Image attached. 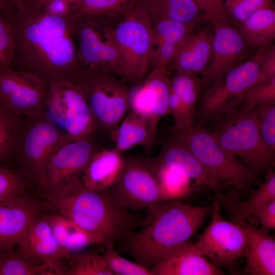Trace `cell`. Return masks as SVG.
Returning a JSON list of instances; mask_svg holds the SVG:
<instances>
[{
  "instance_id": "cell-1",
  "label": "cell",
  "mask_w": 275,
  "mask_h": 275,
  "mask_svg": "<svg viewBox=\"0 0 275 275\" xmlns=\"http://www.w3.org/2000/svg\"><path fill=\"white\" fill-rule=\"evenodd\" d=\"M70 13H55L39 0H26L24 8L7 16L13 50L9 67L31 75L48 88L73 83L79 69Z\"/></svg>"
},
{
  "instance_id": "cell-2",
  "label": "cell",
  "mask_w": 275,
  "mask_h": 275,
  "mask_svg": "<svg viewBox=\"0 0 275 275\" xmlns=\"http://www.w3.org/2000/svg\"><path fill=\"white\" fill-rule=\"evenodd\" d=\"M212 208L213 204L194 206L177 200L154 203L147 208L142 228L121 241L123 249L150 269L188 242Z\"/></svg>"
},
{
  "instance_id": "cell-3",
  "label": "cell",
  "mask_w": 275,
  "mask_h": 275,
  "mask_svg": "<svg viewBox=\"0 0 275 275\" xmlns=\"http://www.w3.org/2000/svg\"><path fill=\"white\" fill-rule=\"evenodd\" d=\"M45 197L58 213L102 238L106 247L129 237L144 222L118 204L106 190L89 189L80 179L66 195Z\"/></svg>"
},
{
  "instance_id": "cell-4",
  "label": "cell",
  "mask_w": 275,
  "mask_h": 275,
  "mask_svg": "<svg viewBox=\"0 0 275 275\" xmlns=\"http://www.w3.org/2000/svg\"><path fill=\"white\" fill-rule=\"evenodd\" d=\"M170 133L195 156L221 189L243 194L255 183L257 173L227 151L207 128L194 125L183 130L171 129Z\"/></svg>"
},
{
  "instance_id": "cell-5",
  "label": "cell",
  "mask_w": 275,
  "mask_h": 275,
  "mask_svg": "<svg viewBox=\"0 0 275 275\" xmlns=\"http://www.w3.org/2000/svg\"><path fill=\"white\" fill-rule=\"evenodd\" d=\"M210 130L221 146L256 173L274 166L275 156L261 138L256 106L242 102L230 112L210 122Z\"/></svg>"
},
{
  "instance_id": "cell-6",
  "label": "cell",
  "mask_w": 275,
  "mask_h": 275,
  "mask_svg": "<svg viewBox=\"0 0 275 275\" xmlns=\"http://www.w3.org/2000/svg\"><path fill=\"white\" fill-rule=\"evenodd\" d=\"M118 77L104 70L79 66L73 82L98 127L108 132L118 125L128 109L130 88Z\"/></svg>"
},
{
  "instance_id": "cell-7",
  "label": "cell",
  "mask_w": 275,
  "mask_h": 275,
  "mask_svg": "<svg viewBox=\"0 0 275 275\" xmlns=\"http://www.w3.org/2000/svg\"><path fill=\"white\" fill-rule=\"evenodd\" d=\"M28 119L24 123L15 158L22 169L23 175L43 189L51 157L70 139L45 112Z\"/></svg>"
},
{
  "instance_id": "cell-8",
  "label": "cell",
  "mask_w": 275,
  "mask_h": 275,
  "mask_svg": "<svg viewBox=\"0 0 275 275\" xmlns=\"http://www.w3.org/2000/svg\"><path fill=\"white\" fill-rule=\"evenodd\" d=\"M122 17L115 26H110L109 32L119 56L122 79L137 84L149 69L152 26L148 17L135 7Z\"/></svg>"
},
{
  "instance_id": "cell-9",
  "label": "cell",
  "mask_w": 275,
  "mask_h": 275,
  "mask_svg": "<svg viewBox=\"0 0 275 275\" xmlns=\"http://www.w3.org/2000/svg\"><path fill=\"white\" fill-rule=\"evenodd\" d=\"M266 49H260L251 58L238 64L208 86L199 102L196 125L209 123L242 102L243 94L258 79L260 62Z\"/></svg>"
},
{
  "instance_id": "cell-10",
  "label": "cell",
  "mask_w": 275,
  "mask_h": 275,
  "mask_svg": "<svg viewBox=\"0 0 275 275\" xmlns=\"http://www.w3.org/2000/svg\"><path fill=\"white\" fill-rule=\"evenodd\" d=\"M70 20L74 37L78 42V65L104 70L122 79L119 56L104 18L84 16L71 11Z\"/></svg>"
},
{
  "instance_id": "cell-11",
  "label": "cell",
  "mask_w": 275,
  "mask_h": 275,
  "mask_svg": "<svg viewBox=\"0 0 275 275\" xmlns=\"http://www.w3.org/2000/svg\"><path fill=\"white\" fill-rule=\"evenodd\" d=\"M45 113L70 140L89 137L99 128L83 95L72 82L48 87Z\"/></svg>"
},
{
  "instance_id": "cell-12",
  "label": "cell",
  "mask_w": 275,
  "mask_h": 275,
  "mask_svg": "<svg viewBox=\"0 0 275 275\" xmlns=\"http://www.w3.org/2000/svg\"><path fill=\"white\" fill-rule=\"evenodd\" d=\"M220 209V203L216 199L211 221L192 246L219 267L228 269L243 256L246 234L242 224L223 218Z\"/></svg>"
},
{
  "instance_id": "cell-13",
  "label": "cell",
  "mask_w": 275,
  "mask_h": 275,
  "mask_svg": "<svg viewBox=\"0 0 275 275\" xmlns=\"http://www.w3.org/2000/svg\"><path fill=\"white\" fill-rule=\"evenodd\" d=\"M120 206L136 211L164 201L156 177L145 159L124 158L114 183L106 190Z\"/></svg>"
},
{
  "instance_id": "cell-14",
  "label": "cell",
  "mask_w": 275,
  "mask_h": 275,
  "mask_svg": "<svg viewBox=\"0 0 275 275\" xmlns=\"http://www.w3.org/2000/svg\"><path fill=\"white\" fill-rule=\"evenodd\" d=\"M89 137L69 140L52 155L47 167L42 189L45 196L63 197L80 179L86 165L95 151Z\"/></svg>"
},
{
  "instance_id": "cell-15",
  "label": "cell",
  "mask_w": 275,
  "mask_h": 275,
  "mask_svg": "<svg viewBox=\"0 0 275 275\" xmlns=\"http://www.w3.org/2000/svg\"><path fill=\"white\" fill-rule=\"evenodd\" d=\"M48 90L31 75L0 68V101L22 117L32 119L45 112Z\"/></svg>"
},
{
  "instance_id": "cell-16",
  "label": "cell",
  "mask_w": 275,
  "mask_h": 275,
  "mask_svg": "<svg viewBox=\"0 0 275 275\" xmlns=\"http://www.w3.org/2000/svg\"><path fill=\"white\" fill-rule=\"evenodd\" d=\"M213 37L209 62L201 74V87L221 78L245 56L246 44L238 30L223 21L213 26Z\"/></svg>"
},
{
  "instance_id": "cell-17",
  "label": "cell",
  "mask_w": 275,
  "mask_h": 275,
  "mask_svg": "<svg viewBox=\"0 0 275 275\" xmlns=\"http://www.w3.org/2000/svg\"><path fill=\"white\" fill-rule=\"evenodd\" d=\"M170 82L166 69H152L144 81L130 88L128 109L147 118L157 127L168 115Z\"/></svg>"
},
{
  "instance_id": "cell-18",
  "label": "cell",
  "mask_w": 275,
  "mask_h": 275,
  "mask_svg": "<svg viewBox=\"0 0 275 275\" xmlns=\"http://www.w3.org/2000/svg\"><path fill=\"white\" fill-rule=\"evenodd\" d=\"M16 246L18 254L49 265L64 274L60 261L71 253L58 244L44 216L35 217Z\"/></svg>"
},
{
  "instance_id": "cell-19",
  "label": "cell",
  "mask_w": 275,
  "mask_h": 275,
  "mask_svg": "<svg viewBox=\"0 0 275 275\" xmlns=\"http://www.w3.org/2000/svg\"><path fill=\"white\" fill-rule=\"evenodd\" d=\"M38 210L35 202L22 195L0 203V252L16 246Z\"/></svg>"
},
{
  "instance_id": "cell-20",
  "label": "cell",
  "mask_w": 275,
  "mask_h": 275,
  "mask_svg": "<svg viewBox=\"0 0 275 275\" xmlns=\"http://www.w3.org/2000/svg\"><path fill=\"white\" fill-rule=\"evenodd\" d=\"M152 159L164 166L178 170L198 187L221 192L222 189L219 185L195 156L171 136L163 143L159 154Z\"/></svg>"
},
{
  "instance_id": "cell-21",
  "label": "cell",
  "mask_w": 275,
  "mask_h": 275,
  "mask_svg": "<svg viewBox=\"0 0 275 275\" xmlns=\"http://www.w3.org/2000/svg\"><path fill=\"white\" fill-rule=\"evenodd\" d=\"M209 24L179 47L166 66V70L202 74L210 60L213 29Z\"/></svg>"
},
{
  "instance_id": "cell-22",
  "label": "cell",
  "mask_w": 275,
  "mask_h": 275,
  "mask_svg": "<svg viewBox=\"0 0 275 275\" xmlns=\"http://www.w3.org/2000/svg\"><path fill=\"white\" fill-rule=\"evenodd\" d=\"M246 239L243 256L246 259L244 272L250 275L275 274V239L267 231L259 229L245 221Z\"/></svg>"
},
{
  "instance_id": "cell-23",
  "label": "cell",
  "mask_w": 275,
  "mask_h": 275,
  "mask_svg": "<svg viewBox=\"0 0 275 275\" xmlns=\"http://www.w3.org/2000/svg\"><path fill=\"white\" fill-rule=\"evenodd\" d=\"M153 275H221L220 267L197 253L189 241L150 268Z\"/></svg>"
},
{
  "instance_id": "cell-24",
  "label": "cell",
  "mask_w": 275,
  "mask_h": 275,
  "mask_svg": "<svg viewBox=\"0 0 275 275\" xmlns=\"http://www.w3.org/2000/svg\"><path fill=\"white\" fill-rule=\"evenodd\" d=\"M124 158L116 149L95 151L80 176L82 184L96 190H106L116 180L123 167Z\"/></svg>"
},
{
  "instance_id": "cell-25",
  "label": "cell",
  "mask_w": 275,
  "mask_h": 275,
  "mask_svg": "<svg viewBox=\"0 0 275 275\" xmlns=\"http://www.w3.org/2000/svg\"><path fill=\"white\" fill-rule=\"evenodd\" d=\"M156 128L147 118L130 111L109 132L114 148L122 152L138 145L149 146L154 140Z\"/></svg>"
},
{
  "instance_id": "cell-26",
  "label": "cell",
  "mask_w": 275,
  "mask_h": 275,
  "mask_svg": "<svg viewBox=\"0 0 275 275\" xmlns=\"http://www.w3.org/2000/svg\"><path fill=\"white\" fill-rule=\"evenodd\" d=\"M135 7L151 25L159 20L172 19L194 27L202 16L193 0H137Z\"/></svg>"
},
{
  "instance_id": "cell-27",
  "label": "cell",
  "mask_w": 275,
  "mask_h": 275,
  "mask_svg": "<svg viewBox=\"0 0 275 275\" xmlns=\"http://www.w3.org/2000/svg\"><path fill=\"white\" fill-rule=\"evenodd\" d=\"M44 217L58 244L70 253L94 244H104L102 238L59 213L47 214Z\"/></svg>"
},
{
  "instance_id": "cell-28",
  "label": "cell",
  "mask_w": 275,
  "mask_h": 275,
  "mask_svg": "<svg viewBox=\"0 0 275 275\" xmlns=\"http://www.w3.org/2000/svg\"><path fill=\"white\" fill-rule=\"evenodd\" d=\"M240 23L238 31L248 46L266 48L275 38L273 8L258 10Z\"/></svg>"
},
{
  "instance_id": "cell-29",
  "label": "cell",
  "mask_w": 275,
  "mask_h": 275,
  "mask_svg": "<svg viewBox=\"0 0 275 275\" xmlns=\"http://www.w3.org/2000/svg\"><path fill=\"white\" fill-rule=\"evenodd\" d=\"M159 183L163 200H177L198 190L197 186L178 170L145 159Z\"/></svg>"
},
{
  "instance_id": "cell-30",
  "label": "cell",
  "mask_w": 275,
  "mask_h": 275,
  "mask_svg": "<svg viewBox=\"0 0 275 275\" xmlns=\"http://www.w3.org/2000/svg\"><path fill=\"white\" fill-rule=\"evenodd\" d=\"M24 123L21 116L0 101V163L15 158Z\"/></svg>"
},
{
  "instance_id": "cell-31",
  "label": "cell",
  "mask_w": 275,
  "mask_h": 275,
  "mask_svg": "<svg viewBox=\"0 0 275 275\" xmlns=\"http://www.w3.org/2000/svg\"><path fill=\"white\" fill-rule=\"evenodd\" d=\"M275 200V172L271 168L266 171L265 179L251 193L246 200L232 208L235 222L238 223L255 216L266 204Z\"/></svg>"
},
{
  "instance_id": "cell-32",
  "label": "cell",
  "mask_w": 275,
  "mask_h": 275,
  "mask_svg": "<svg viewBox=\"0 0 275 275\" xmlns=\"http://www.w3.org/2000/svg\"><path fill=\"white\" fill-rule=\"evenodd\" d=\"M60 274L52 266L22 256L12 249L0 252V275Z\"/></svg>"
},
{
  "instance_id": "cell-33",
  "label": "cell",
  "mask_w": 275,
  "mask_h": 275,
  "mask_svg": "<svg viewBox=\"0 0 275 275\" xmlns=\"http://www.w3.org/2000/svg\"><path fill=\"white\" fill-rule=\"evenodd\" d=\"M137 0H78L72 11L88 16H105L114 13L123 17L135 8Z\"/></svg>"
},
{
  "instance_id": "cell-34",
  "label": "cell",
  "mask_w": 275,
  "mask_h": 275,
  "mask_svg": "<svg viewBox=\"0 0 275 275\" xmlns=\"http://www.w3.org/2000/svg\"><path fill=\"white\" fill-rule=\"evenodd\" d=\"M151 26L152 43L165 41L180 46L194 34L193 26L172 19L159 20Z\"/></svg>"
},
{
  "instance_id": "cell-35",
  "label": "cell",
  "mask_w": 275,
  "mask_h": 275,
  "mask_svg": "<svg viewBox=\"0 0 275 275\" xmlns=\"http://www.w3.org/2000/svg\"><path fill=\"white\" fill-rule=\"evenodd\" d=\"M67 275H113L101 254L77 253L69 255Z\"/></svg>"
},
{
  "instance_id": "cell-36",
  "label": "cell",
  "mask_w": 275,
  "mask_h": 275,
  "mask_svg": "<svg viewBox=\"0 0 275 275\" xmlns=\"http://www.w3.org/2000/svg\"><path fill=\"white\" fill-rule=\"evenodd\" d=\"M28 186L21 172L0 163V203L22 195Z\"/></svg>"
},
{
  "instance_id": "cell-37",
  "label": "cell",
  "mask_w": 275,
  "mask_h": 275,
  "mask_svg": "<svg viewBox=\"0 0 275 275\" xmlns=\"http://www.w3.org/2000/svg\"><path fill=\"white\" fill-rule=\"evenodd\" d=\"M113 275H153L150 269L120 255L113 246L101 254Z\"/></svg>"
},
{
  "instance_id": "cell-38",
  "label": "cell",
  "mask_w": 275,
  "mask_h": 275,
  "mask_svg": "<svg viewBox=\"0 0 275 275\" xmlns=\"http://www.w3.org/2000/svg\"><path fill=\"white\" fill-rule=\"evenodd\" d=\"M259 133L264 145L275 156V104L256 106Z\"/></svg>"
},
{
  "instance_id": "cell-39",
  "label": "cell",
  "mask_w": 275,
  "mask_h": 275,
  "mask_svg": "<svg viewBox=\"0 0 275 275\" xmlns=\"http://www.w3.org/2000/svg\"><path fill=\"white\" fill-rule=\"evenodd\" d=\"M241 102L255 106L274 105L275 77L252 85L243 94Z\"/></svg>"
},
{
  "instance_id": "cell-40",
  "label": "cell",
  "mask_w": 275,
  "mask_h": 275,
  "mask_svg": "<svg viewBox=\"0 0 275 275\" xmlns=\"http://www.w3.org/2000/svg\"><path fill=\"white\" fill-rule=\"evenodd\" d=\"M224 3L228 15L240 22L258 10L274 7L272 0H225Z\"/></svg>"
},
{
  "instance_id": "cell-41",
  "label": "cell",
  "mask_w": 275,
  "mask_h": 275,
  "mask_svg": "<svg viewBox=\"0 0 275 275\" xmlns=\"http://www.w3.org/2000/svg\"><path fill=\"white\" fill-rule=\"evenodd\" d=\"M13 50V32L8 16L0 11V68L8 67Z\"/></svg>"
},
{
  "instance_id": "cell-42",
  "label": "cell",
  "mask_w": 275,
  "mask_h": 275,
  "mask_svg": "<svg viewBox=\"0 0 275 275\" xmlns=\"http://www.w3.org/2000/svg\"><path fill=\"white\" fill-rule=\"evenodd\" d=\"M179 46L168 42L152 43L149 59V69L163 68L172 59Z\"/></svg>"
},
{
  "instance_id": "cell-43",
  "label": "cell",
  "mask_w": 275,
  "mask_h": 275,
  "mask_svg": "<svg viewBox=\"0 0 275 275\" xmlns=\"http://www.w3.org/2000/svg\"><path fill=\"white\" fill-rule=\"evenodd\" d=\"M275 77V47L267 48L263 52L259 64L257 82L266 81Z\"/></svg>"
},
{
  "instance_id": "cell-44",
  "label": "cell",
  "mask_w": 275,
  "mask_h": 275,
  "mask_svg": "<svg viewBox=\"0 0 275 275\" xmlns=\"http://www.w3.org/2000/svg\"><path fill=\"white\" fill-rule=\"evenodd\" d=\"M206 12L203 16V20L211 25L224 21L228 14L226 11L224 0H205Z\"/></svg>"
},
{
  "instance_id": "cell-45",
  "label": "cell",
  "mask_w": 275,
  "mask_h": 275,
  "mask_svg": "<svg viewBox=\"0 0 275 275\" xmlns=\"http://www.w3.org/2000/svg\"><path fill=\"white\" fill-rule=\"evenodd\" d=\"M253 217L262 225L263 230L266 231L274 230L275 200L264 206Z\"/></svg>"
},
{
  "instance_id": "cell-46",
  "label": "cell",
  "mask_w": 275,
  "mask_h": 275,
  "mask_svg": "<svg viewBox=\"0 0 275 275\" xmlns=\"http://www.w3.org/2000/svg\"><path fill=\"white\" fill-rule=\"evenodd\" d=\"M16 10L7 0H0V11L4 13L7 16Z\"/></svg>"
},
{
  "instance_id": "cell-47",
  "label": "cell",
  "mask_w": 275,
  "mask_h": 275,
  "mask_svg": "<svg viewBox=\"0 0 275 275\" xmlns=\"http://www.w3.org/2000/svg\"><path fill=\"white\" fill-rule=\"evenodd\" d=\"M8 2L18 12L25 7L26 0H7Z\"/></svg>"
},
{
  "instance_id": "cell-48",
  "label": "cell",
  "mask_w": 275,
  "mask_h": 275,
  "mask_svg": "<svg viewBox=\"0 0 275 275\" xmlns=\"http://www.w3.org/2000/svg\"><path fill=\"white\" fill-rule=\"evenodd\" d=\"M197 8H198L200 12L203 16L204 15L206 11V3L205 0H193Z\"/></svg>"
},
{
  "instance_id": "cell-49",
  "label": "cell",
  "mask_w": 275,
  "mask_h": 275,
  "mask_svg": "<svg viewBox=\"0 0 275 275\" xmlns=\"http://www.w3.org/2000/svg\"><path fill=\"white\" fill-rule=\"evenodd\" d=\"M39 1H43L45 0H39ZM63 1L70 4L71 5H72V6H73L74 4H75L76 2L78 1V0H63Z\"/></svg>"
}]
</instances>
